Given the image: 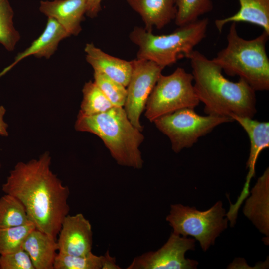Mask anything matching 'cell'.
Returning a JSON list of instances; mask_svg holds the SVG:
<instances>
[{
  "label": "cell",
  "mask_w": 269,
  "mask_h": 269,
  "mask_svg": "<svg viewBox=\"0 0 269 269\" xmlns=\"http://www.w3.org/2000/svg\"><path fill=\"white\" fill-rule=\"evenodd\" d=\"M103 256L92 252L85 256H73L58 252L54 269H102Z\"/></svg>",
  "instance_id": "obj_25"
},
{
  "label": "cell",
  "mask_w": 269,
  "mask_h": 269,
  "mask_svg": "<svg viewBox=\"0 0 269 269\" xmlns=\"http://www.w3.org/2000/svg\"><path fill=\"white\" fill-rule=\"evenodd\" d=\"M83 99L79 113L93 115L103 113L114 106L105 96L94 81L85 83L82 89Z\"/></svg>",
  "instance_id": "obj_21"
},
{
  "label": "cell",
  "mask_w": 269,
  "mask_h": 269,
  "mask_svg": "<svg viewBox=\"0 0 269 269\" xmlns=\"http://www.w3.org/2000/svg\"><path fill=\"white\" fill-rule=\"evenodd\" d=\"M84 51L86 61L94 71L102 72L127 87L132 72V60L128 61L109 55L92 43L86 44Z\"/></svg>",
  "instance_id": "obj_16"
},
{
  "label": "cell",
  "mask_w": 269,
  "mask_h": 269,
  "mask_svg": "<svg viewBox=\"0 0 269 269\" xmlns=\"http://www.w3.org/2000/svg\"><path fill=\"white\" fill-rule=\"evenodd\" d=\"M0 269H35L31 259L22 248L15 252L0 255Z\"/></svg>",
  "instance_id": "obj_27"
},
{
  "label": "cell",
  "mask_w": 269,
  "mask_h": 269,
  "mask_svg": "<svg viewBox=\"0 0 269 269\" xmlns=\"http://www.w3.org/2000/svg\"><path fill=\"white\" fill-rule=\"evenodd\" d=\"M88 0L42 1L40 11L59 23L70 35L76 36L82 30L81 23L86 14Z\"/></svg>",
  "instance_id": "obj_13"
},
{
  "label": "cell",
  "mask_w": 269,
  "mask_h": 269,
  "mask_svg": "<svg viewBox=\"0 0 269 269\" xmlns=\"http://www.w3.org/2000/svg\"><path fill=\"white\" fill-rule=\"evenodd\" d=\"M243 128L247 134L250 142L249 156L247 162L248 172L245 184L241 194H249L251 179L255 174V166L261 152L269 147V123L260 122L253 118L234 116L232 117Z\"/></svg>",
  "instance_id": "obj_14"
},
{
  "label": "cell",
  "mask_w": 269,
  "mask_h": 269,
  "mask_svg": "<svg viewBox=\"0 0 269 269\" xmlns=\"http://www.w3.org/2000/svg\"><path fill=\"white\" fill-rule=\"evenodd\" d=\"M6 111V109L3 106H0V136L4 137L8 136V124L4 120Z\"/></svg>",
  "instance_id": "obj_30"
},
{
  "label": "cell",
  "mask_w": 269,
  "mask_h": 269,
  "mask_svg": "<svg viewBox=\"0 0 269 269\" xmlns=\"http://www.w3.org/2000/svg\"><path fill=\"white\" fill-rule=\"evenodd\" d=\"M243 209L244 215L266 237L269 235V168L268 167L251 190Z\"/></svg>",
  "instance_id": "obj_15"
},
{
  "label": "cell",
  "mask_w": 269,
  "mask_h": 269,
  "mask_svg": "<svg viewBox=\"0 0 269 269\" xmlns=\"http://www.w3.org/2000/svg\"><path fill=\"white\" fill-rule=\"evenodd\" d=\"M35 228L32 222L18 226L0 228V255L9 254L22 248L27 235Z\"/></svg>",
  "instance_id": "obj_24"
},
{
  "label": "cell",
  "mask_w": 269,
  "mask_h": 269,
  "mask_svg": "<svg viewBox=\"0 0 269 269\" xmlns=\"http://www.w3.org/2000/svg\"><path fill=\"white\" fill-rule=\"evenodd\" d=\"M29 222L24 206L17 198L8 194L0 198V228L20 226Z\"/></svg>",
  "instance_id": "obj_20"
},
{
  "label": "cell",
  "mask_w": 269,
  "mask_h": 269,
  "mask_svg": "<svg viewBox=\"0 0 269 269\" xmlns=\"http://www.w3.org/2000/svg\"><path fill=\"white\" fill-rule=\"evenodd\" d=\"M188 59L196 95L207 115L253 118L257 112L256 91L245 80H229L212 59L195 50Z\"/></svg>",
  "instance_id": "obj_2"
},
{
  "label": "cell",
  "mask_w": 269,
  "mask_h": 269,
  "mask_svg": "<svg viewBox=\"0 0 269 269\" xmlns=\"http://www.w3.org/2000/svg\"><path fill=\"white\" fill-rule=\"evenodd\" d=\"M74 128L77 131L98 136L118 164L135 169L143 167L139 147L144 136L131 123L123 107L114 106L106 112L93 115L78 113Z\"/></svg>",
  "instance_id": "obj_3"
},
{
  "label": "cell",
  "mask_w": 269,
  "mask_h": 269,
  "mask_svg": "<svg viewBox=\"0 0 269 269\" xmlns=\"http://www.w3.org/2000/svg\"><path fill=\"white\" fill-rule=\"evenodd\" d=\"M269 34L264 31L246 40L238 34L236 23H231L226 46L212 60L229 76H238L255 91L269 90V59L266 45Z\"/></svg>",
  "instance_id": "obj_4"
},
{
  "label": "cell",
  "mask_w": 269,
  "mask_h": 269,
  "mask_svg": "<svg viewBox=\"0 0 269 269\" xmlns=\"http://www.w3.org/2000/svg\"><path fill=\"white\" fill-rule=\"evenodd\" d=\"M240 8L234 14L215 21L219 32L228 23L247 22L263 28L269 34V0H238Z\"/></svg>",
  "instance_id": "obj_19"
},
{
  "label": "cell",
  "mask_w": 269,
  "mask_h": 269,
  "mask_svg": "<svg viewBox=\"0 0 269 269\" xmlns=\"http://www.w3.org/2000/svg\"><path fill=\"white\" fill-rule=\"evenodd\" d=\"M57 239L35 228L24 240L22 248L29 255L35 269H54L58 252Z\"/></svg>",
  "instance_id": "obj_18"
},
{
  "label": "cell",
  "mask_w": 269,
  "mask_h": 269,
  "mask_svg": "<svg viewBox=\"0 0 269 269\" xmlns=\"http://www.w3.org/2000/svg\"><path fill=\"white\" fill-rule=\"evenodd\" d=\"M132 62V72L127 86V97L124 107L131 123L142 132L140 116L164 68L148 60L136 59Z\"/></svg>",
  "instance_id": "obj_9"
},
{
  "label": "cell",
  "mask_w": 269,
  "mask_h": 269,
  "mask_svg": "<svg viewBox=\"0 0 269 269\" xmlns=\"http://www.w3.org/2000/svg\"><path fill=\"white\" fill-rule=\"evenodd\" d=\"M51 160L46 151L38 158L18 162L10 171L2 190L20 201L36 229L57 239L70 211V190L52 171Z\"/></svg>",
  "instance_id": "obj_1"
},
{
  "label": "cell",
  "mask_w": 269,
  "mask_h": 269,
  "mask_svg": "<svg viewBox=\"0 0 269 269\" xmlns=\"http://www.w3.org/2000/svg\"><path fill=\"white\" fill-rule=\"evenodd\" d=\"M0 167H1V163H0Z\"/></svg>",
  "instance_id": "obj_31"
},
{
  "label": "cell",
  "mask_w": 269,
  "mask_h": 269,
  "mask_svg": "<svg viewBox=\"0 0 269 269\" xmlns=\"http://www.w3.org/2000/svg\"><path fill=\"white\" fill-rule=\"evenodd\" d=\"M228 117L197 114L185 108L159 117L153 121L156 128L170 140L172 150L178 153L192 147L201 137L223 123L232 122Z\"/></svg>",
  "instance_id": "obj_8"
},
{
  "label": "cell",
  "mask_w": 269,
  "mask_h": 269,
  "mask_svg": "<svg viewBox=\"0 0 269 269\" xmlns=\"http://www.w3.org/2000/svg\"><path fill=\"white\" fill-rule=\"evenodd\" d=\"M121 269L116 264L115 257L110 255L109 251L107 250L103 256L102 269Z\"/></svg>",
  "instance_id": "obj_29"
},
{
  "label": "cell",
  "mask_w": 269,
  "mask_h": 269,
  "mask_svg": "<svg viewBox=\"0 0 269 269\" xmlns=\"http://www.w3.org/2000/svg\"><path fill=\"white\" fill-rule=\"evenodd\" d=\"M208 24V18L199 19L179 26L171 33L160 35L136 26L129 38L138 47L137 59L151 61L165 68L180 58H188L205 37Z\"/></svg>",
  "instance_id": "obj_5"
},
{
  "label": "cell",
  "mask_w": 269,
  "mask_h": 269,
  "mask_svg": "<svg viewBox=\"0 0 269 269\" xmlns=\"http://www.w3.org/2000/svg\"><path fill=\"white\" fill-rule=\"evenodd\" d=\"M221 201L206 211L181 204H172L166 221L173 232L180 236H191L198 241L203 251L214 245L215 240L227 228L228 219Z\"/></svg>",
  "instance_id": "obj_6"
},
{
  "label": "cell",
  "mask_w": 269,
  "mask_h": 269,
  "mask_svg": "<svg viewBox=\"0 0 269 269\" xmlns=\"http://www.w3.org/2000/svg\"><path fill=\"white\" fill-rule=\"evenodd\" d=\"M14 12L8 0H0V44L13 51L20 39L13 23Z\"/></svg>",
  "instance_id": "obj_22"
},
{
  "label": "cell",
  "mask_w": 269,
  "mask_h": 269,
  "mask_svg": "<svg viewBox=\"0 0 269 269\" xmlns=\"http://www.w3.org/2000/svg\"><path fill=\"white\" fill-rule=\"evenodd\" d=\"M69 36L70 34L59 23L52 18L48 17L46 25L42 34L28 48L17 54L13 62L0 73V77L28 56L50 58L57 50L60 41Z\"/></svg>",
  "instance_id": "obj_12"
},
{
  "label": "cell",
  "mask_w": 269,
  "mask_h": 269,
  "mask_svg": "<svg viewBox=\"0 0 269 269\" xmlns=\"http://www.w3.org/2000/svg\"><path fill=\"white\" fill-rule=\"evenodd\" d=\"M129 6L141 17L147 31L153 27L161 29L174 20L176 0H126Z\"/></svg>",
  "instance_id": "obj_17"
},
{
  "label": "cell",
  "mask_w": 269,
  "mask_h": 269,
  "mask_svg": "<svg viewBox=\"0 0 269 269\" xmlns=\"http://www.w3.org/2000/svg\"><path fill=\"white\" fill-rule=\"evenodd\" d=\"M94 82L114 106L124 107L127 89L121 83L104 73L94 71Z\"/></svg>",
  "instance_id": "obj_26"
},
{
  "label": "cell",
  "mask_w": 269,
  "mask_h": 269,
  "mask_svg": "<svg viewBox=\"0 0 269 269\" xmlns=\"http://www.w3.org/2000/svg\"><path fill=\"white\" fill-rule=\"evenodd\" d=\"M213 7L212 0H176L175 23L179 27L194 22Z\"/></svg>",
  "instance_id": "obj_23"
},
{
  "label": "cell",
  "mask_w": 269,
  "mask_h": 269,
  "mask_svg": "<svg viewBox=\"0 0 269 269\" xmlns=\"http://www.w3.org/2000/svg\"><path fill=\"white\" fill-rule=\"evenodd\" d=\"M102 0H88L86 15L90 18L96 17L101 9Z\"/></svg>",
  "instance_id": "obj_28"
},
{
  "label": "cell",
  "mask_w": 269,
  "mask_h": 269,
  "mask_svg": "<svg viewBox=\"0 0 269 269\" xmlns=\"http://www.w3.org/2000/svg\"><path fill=\"white\" fill-rule=\"evenodd\" d=\"M195 240L171 233L158 250L135 257L127 269H194L198 262L186 259L185 253L195 249Z\"/></svg>",
  "instance_id": "obj_10"
},
{
  "label": "cell",
  "mask_w": 269,
  "mask_h": 269,
  "mask_svg": "<svg viewBox=\"0 0 269 269\" xmlns=\"http://www.w3.org/2000/svg\"><path fill=\"white\" fill-rule=\"evenodd\" d=\"M59 253L85 256L92 252L93 233L89 221L82 213L67 215L58 234Z\"/></svg>",
  "instance_id": "obj_11"
},
{
  "label": "cell",
  "mask_w": 269,
  "mask_h": 269,
  "mask_svg": "<svg viewBox=\"0 0 269 269\" xmlns=\"http://www.w3.org/2000/svg\"><path fill=\"white\" fill-rule=\"evenodd\" d=\"M199 103L192 73L178 67L170 75L160 76L146 103L145 116L153 122L178 110L195 108Z\"/></svg>",
  "instance_id": "obj_7"
}]
</instances>
